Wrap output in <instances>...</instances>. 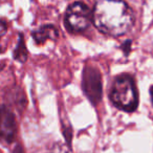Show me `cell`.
<instances>
[{
	"label": "cell",
	"instance_id": "obj_1",
	"mask_svg": "<svg viewBox=\"0 0 153 153\" xmlns=\"http://www.w3.org/2000/svg\"><path fill=\"white\" fill-rule=\"evenodd\" d=\"M92 23L99 32L110 37L127 34L134 23V15L123 0H96Z\"/></svg>",
	"mask_w": 153,
	"mask_h": 153
},
{
	"label": "cell",
	"instance_id": "obj_2",
	"mask_svg": "<svg viewBox=\"0 0 153 153\" xmlns=\"http://www.w3.org/2000/svg\"><path fill=\"white\" fill-rule=\"evenodd\" d=\"M110 100L117 108L126 112H132L137 108V88L131 76L124 74L114 80L110 91Z\"/></svg>",
	"mask_w": 153,
	"mask_h": 153
},
{
	"label": "cell",
	"instance_id": "obj_3",
	"mask_svg": "<svg viewBox=\"0 0 153 153\" xmlns=\"http://www.w3.org/2000/svg\"><path fill=\"white\" fill-rule=\"evenodd\" d=\"M92 22V10L86 3L78 1L68 7L64 16V25L69 33H83Z\"/></svg>",
	"mask_w": 153,
	"mask_h": 153
},
{
	"label": "cell",
	"instance_id": "obj_4",
	"mask_svg": "<svg viewBox=\"0 0 153 153\" xmlns=\"http://www.w3.org/2000/svg\"><path fill=\"white\" fill-rule=\"evenodd\" d=\"M82 88L91 104L97 105L101 102L103 96V83L102 74L98 68L90 65H87L84 68L82 76Z\"/></svg>",
	"mask_w": 153,
	"mask_h": 153
},
{
	"label": "cell",
	"instance_id": "obj_5",
	"mask_svg": "<svg viewBox=\"0 0 153 153\" xmlns=\"http://www.w3.org/2000/svg\"><path fill=\"white\" fill-rule=\"evenodd\" d=\"M17 134V122L14 112L5 105L0 106V142L12 144Z\"/></svg>",
	"mask_w": 153,
	"mask_h": 153
},
{
	"label": "cell",
	"instance_id": "obj_6",
	"mask_svg": "<svg viewBox=\"0 0 153 153\" xmlns=\"http://www.w3.org/2000/svg\"><path fill=\"white\" fill-rule=\"evenodd\" d=\"M32 37L35 42L39 45H43L47 41H57L59 37V30L53 24H45L32 32Z\"/></svg>",
	"mask_w": 153,
	"mask_h": 153
},
{
	"label": "cell",
	"instance_id": "obj_7",
	"mask_svg": "<svg viewBox=\"0 0 153 153\" xmlns=\"http://www.w3.org/2000/svg\"><path fill=\"white\" fill-rule=\"evenodd\" d=\"M27 56H28V51L26 48V44H25V39L24 36L20 33L18 35V42L16 45L15 49L13 51V58L15 61H18L19 63H25L26 60H27Z\"/></svg>",
	"mask_w": 153,
	"mask_h": 153
},
{
	"label": "cell",
	"instance_id": "obj_8",
	"mask_svg": "<svg viewBox=\"0 0 153 153\" xmlns=\"http://www.w3.org/2000/svg\"><path fill=\"white\" fill-rule=\"evenodd\" d=\"M7 27H9L7 22L3 19H0V53L4 51L5 45L3 44V39L7 34Z\"/></svg>",
	"mask_w": 153,
	"mask_h": 153
},
{
	"label": "cell",
	"instance_id": "obj_9",
	"mask_svg": "<svg viewBox=\"0 0 153 153\" xmlns=\"http://www.w3.org/2000/svg\"><path fill=\"white\" fill-rule=\"evenodd\" d=\"M130 45H131V41L130 40H127L123 45H122V48H123L124 53H125L126 55L130 51Z\"/></svg>",
	"mask_w": 153,
	"mask_h": 153
},
{
	"label": "cell",
	"instance_id": "obj_10",
	"mask_svg": "<svg viewBox=\"0 0 153 153\" xmlns=\"http://www.w3.org/2000/svg\"><path fill=\"white\" fill-rule=\"evenodd\" d=\"M14 153H24L23 148H22L20 145H18V146L15 148V150H14Z\"/></svg>",
	"mask_w": 153,
	"mask_h": 153
},
{
	"label": "cell",
	"instance_id": "obj_11",
	"mask_svg": "<svg viewBox=\"0 0 153 153\" xmlns=\"http://www.w3.org/2000/svg\"><path fill=\"white\" fill-rule=\"evenodd\" d=\"M150 96H151V101H152V104H153V86L150 88Z\"/></svg>",
	"mask_w": 153,
	"mask_h": 153
}]
</instances>
